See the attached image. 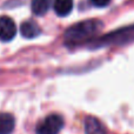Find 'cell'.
<instances>
[{
    "instance_id": "obj_6",
    "label": "cell",
    "mask_w": 134,
    "mask_h": 134,
    "mask_svg": "<svg viewBox=\"0 0 134 134\" xmlns=\"http://www.w3.org/2000/svg\"><path fill=\"white\" fill-rule=\"evenodd\" d=\"M40 28L38 26L37 23L34 21H25V23L21 24L20 26V33L24 38L26 39H33V38H37L38 35L40 34Z\"/></svg>"
},
{
    "instance_id": "obj_4",
    "label": "cell",
    "mask_w": 134,
    "mask_h": 134,
    "mask_svg": "<svg viewBox=\"0 0 134 134\" xmlns=\"http://www.w3.org/2000/svg\"><path fill=\"white\" fill-rule=\"evenodd\" d=\"M16 34L15 23L9 16H0V40L11 41Z\"/></svg>"
},
{
    "instance_id": "obj_10",
    "label": "cell",
    "mask_w": 134,
    "mask_h": 134,
    "mask_svg": "<svg viewBox=\"0 0 134 134\" xmlns=\"http://www.w3.org/2000/svg\"><path fill=\"white\" fill-rule=\"evenodd\" d=\"M91 2L97 7H106L107 5H109L111 0H91Z\"/></svg>"
},
{
    "instance_id": "obj_2",
    "label": "cell",
    "mask_w": 134,
    "mask_h": 134,
    "mask_svg": "<svg viewBox=\"0 0 134 134\" xmlns=\"http://www.w3.org/2000/svg\"><path fill=\"white\" fill-rule=\"evenodd\" d=\"M134 41V25L120 30L113 31L112 33L93 41V46L95 47H106L115 46V45H124Z\"/></svg>"
},
{
    "instance_id": "obj_5",
    "label": "cell",
    "mask_w": 134,
    "mask_h": 134,
    "mask_svg": "<svg viewBox=\"0 0 134 134\" xmlns=\"http://www.w3.org/2000/svg\"><path fill=\"white\" fill-rule=\"evenodd\" d=\"M86 134H107L105 125L95 116H87L85 119Z\"/></svg>"
},
{
    "instance_id": "obj_9",
    "label": "cell",
    "mask_w": 134,
    "mask_h": 134,
    "mask_svg": "<svg viewBox=\"0 0 134 134\" xmlns=\"http://www.w3.org/2000/svg\"><path fill=\"white\" fill-rule=\"evenodd\" d=\"M52 0H32L31 8L35 15H44L51 8Z\"/></svg>"
},
{
    "instance_id": "obj_3",
    "label": "cell",
    "mask_w": 134,
    "mask_h": 134,
    "mask_svg": "<svg viewBox=\"0 0 134 134\" xmlns=\"http://www.w3.org/2000/svg\"><path fill=\"white\" fill-rule=\"evenodd\" d=\"M64 127V119L58 114L46 116L37 127V134H59Z\"/></svg>"
},
{
    "instance_id": "obj_1",
    "label": "cell",
    "mask_w": 134,
    "mask_h": 134,
    "mask_svg": "<svg viewBox=\"0 0 134 134\" xmlns=\"http://www.w3.org/2000/svg\"><path fill=\"white\" fill-rule=\"evenodd\" d=\"M102 27L104 24L97 19L74 24L65 32V42L67 45H78L86 42L99 34Z\"/></svg>"
},
{
    "instance_id": "obj_8",
    "label": "cell",
    "mask_w": 134,
    "mask_h": 134,
    "mask_svg": "<svg viewBox=\"0 0 134 134\" xmlns=\"http://www.w3.org/2000/svg\"><path fill=\"white\" fill-rule=\"evenodd\" d=\"M14 121L13 115L9 113H0V134H11L14 130Z\"/></svg>"
},
{
    "instance_id": "obj_7",
    "label": "cell",
    "mask_w": 134,
    "mask_h": 134,
    "mask_svg": "<svg viewBox=\"0 0 134 134\" xmlns=\"http://www.w3.org/2000/svg\"><path fill=\"white\" fill-rule=\"evenodd\" d=\"M53 8L59 16H67L73 9V0H54Z\"/></svg>"
}]
</instances>
